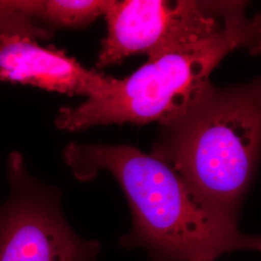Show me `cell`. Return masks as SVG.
<instances>
[{
  "instance_id": "52a82bcc",
  "label": "cell",
  "mask_w": 261,
  "mask_h": 261,
  "mask_svg": "<svg viewBox=\"0 0 261 261\" xmlns=\"http://www.w3.org/2000/svg\"><path fill=\"white\" fill-rule=\"evenodd\" d=\"M21 8L39 25L82 28L105 16L110 0H19Z\"/></svg>"
},
{
  "instance_id": "8992f818",
  "label": "cell",
  "mask_w": 261,
  "mask_h": 261,
  "mask_svg": "<svg viewBox=\"0 0 261 261\" xmlns=\"http://www.w3.org/2000/svg\"><path fill=\"white\" fill-rule=\"evenodd\" d=\"M110 80L84 68L64 50L43 47L32 38L0 37L1 82L90 98L101 93Z\"/></svg>"
},
{
  "instance_id": "5b68a950",
  "label": "cell",
  "mask_w": 261,
  "mask_h": 261,
  "mask_svg": "<svg viewBox=\"0 0 261 261\" xmlns=\"http://www.w3.org/2000/svg\"><path fill=\"white\" fill-rule=\"evenodd\" d=\"M11 195L0 207V261H94L100 243L70 227L55 189L31 177L18 152L7 167Z\"/></svg>"
},
{
  "instance_id": "3957f363",
  "label": "cell",
  "mask_w": 261,
  "mask_h": 261,
  "mask_svg": "<svg viewBox=\"0 0 261 261\" xmlns=\"http://www.w3.org/2000/svg\"><path fill=\"white\" fill-rule=\"evenodd\" d=\"M259 34V18L248 19L245 4L235 2L224 25L212 35L149 58L123 80L111 77L99 95L62 108L56 126L75 132L123 123L170 125L209 88L210 75L224 57L238 47L256 49Z\"/></svg>"
},
{
  "instance_id": "277c9868",
  "label": "cell",
  "mask_w": 261,
  "mask_h": 261,
  "mask_svg": "<svg viewBox=\"0 0 261 261\" xmlns=\"http://www.w3.org/2000/svg\"><path fill=\"white\" fill-rule=\"evenodd\" d=\"M233 1L110 0L108 31L97 66L122 62L134 55L149 58L209 37L224 25Z\"/></svg>"
},
{
  "instance_id": "6da1fadb",
  "label": "cell",
  "mask_w": 261,
  "mask_h": 261,
  "mask_svg": "<svg viewBox=\"0 0 261 261\" xmlns=\"http://www.w3.org/2000/svg\"><path fill=\"white\" fill-rule=\"evenodd\" d=\"M81 181L108 170L130 204L133 229L126 247H141L156 261H208L225 252L260 250V238L207 209L166 162L130 145L76 144L64 151Z\"/></svg>"
},
{
  "instance_id": "7a4b0ae2",
  "label": "cell",
  "mask_w": 261,
  "mask_h": 261,
  "mask_svg": "<svg viewBox=\"0 0 261 261\" xmlns=\"http://www.w3.org/2000/svg\"><path fill=\"white\" fill-rule=\"evenodd\" d=\"M166 128L152 155L166 162L202 205L237 223L259 153V84L230 89L211 84Z\"/></svg>"
},
{
  "instance_id": "ba28073f",
  "label": "cell",
  "mask_w": 261,
  "mask_h": 261,
  "mask_svg": "<svg viewBox=\"0 0 261 261\" xmlns=\"http://www.w3.org/2000/svg\"><path fill=\"white\" fill-rule=\"evenodd\" d=\"M208 261H214V260H208Z\"/></svg>"
}]
</instances>
